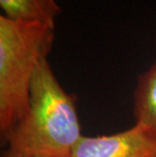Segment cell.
<instances>
[{
  "label": "cell",
  "instance_id": "1",
  "mask_svg": "<svg viewBox=\"0 0 156 157\" xmlns=\"http://www.w3.org/2000/svg\"><path fill=\"white\" fill-rule=\"evenodd\" d=\"M82 137L74 96L43 57L32 75L26 111L3 140L4 157H71Z\"/></svg>",
  "mask_w": 156,
  "mask_h": 157
},
{
  "label": "cell",
  "instance_id": "2",
  "mask_svg": "<svg viewBox=\"0 0 156 157\" xmlns=\"http://www.w3.org/2000/svg\"><path fill=\"white\" fill-rule=\"evenodd\" d=\"M55 25L0 16V132L2 140L26 111L36 65L49 55Z\"/></svg>",
  "mask_w": 156,
  "mask_h": 157
},
{
  "label": "cell",
  "instance_id": "3",
  "mask_svg": "<svg viewBox=\"0 0 156 157\" xmlns=\"http://www.w3.org/2000/svg\"><path fill=\"white\" fill-rule=\"evenodd\" d=\"M71 157H156V136L142 124L112 135L82 136Z\"/></svg>",
  "mask_w": 156,
  "mask_h": 157
},
{
  "label": "cell",
  "instance_id": "4",
  "mask_svg": "<svg viewBox=\"0 0 156 157\" xmlns=\"http://www.w3.org/2000/svg\"><path fill=\"white\" fill-rule=\"evenodd\" d=\"M5 16L13 21H39L55 25L56 17L62 12L56 0H0Z\"/></svg>",
  "mask_w": 156,
  "mask_h": 157
},
{
  "label": "cell",
  "instance_id": "5",
  "mask_svg": "<svg viewBox=\"0 0 156 157\" xmlns=\"http://www.w3.org/2000/svg\"><path fill=\"white\" fill-rule=\"evenodd\" d=\"M134 116L156 136V59L150 68L139 75L134 91Z\"/></svg>",
  "mask_w": 156,
  "mask_h": 157
},
{
  "label": "cell",
  "instance_id": "6",
  "mask_svg": "<svg viewBox=\"0 0 156 157\" xmlns=\"http://www.w3.org/2000/svg\"><path fill=\"white\" fill-rule=\"evenodd\" d=\"M2 157H4V156H2Z\"/></svg>",
  "mask_w": 156,
  "mask_h": 157
}]
</instances>
